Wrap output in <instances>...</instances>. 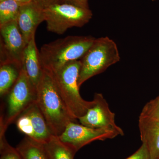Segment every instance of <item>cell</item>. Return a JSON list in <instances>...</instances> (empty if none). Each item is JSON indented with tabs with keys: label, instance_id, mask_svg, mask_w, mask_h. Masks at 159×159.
Returning <instances> with one entry per match:
<instances>
[{
	"label": "cell",
	"instance_id": "cell-1",
	"mask_svg": "<svg viewBox=\"0 0 159 159\" xmlns=\"http://www.w3.org/2000/svg\"><path fill=\"white\" fill-rule=\"evenodd\" d=\"M36 90V102L54 135H61L70 122H78L69 111L50 71L43 69Z\"/></svg>",
	"mask_w": 159,
	"mask_h": 159
},
{
	"label": "cell",
	"instance_id": "cell-2",
	"mask_svg": "<svg viewBox=\"0 0 159 159\" xmlns=\"http://www.w3.org/2000/svg\"><path fill=\"white\" fill-rule=\"evenodd\" d=\"M95 39L91 35H70L45 44L39 51L43 68L53 71L82 58Z\"/></svg>",
	"mask_w": 159,
	"mask_h": 159
},
{
	"label": "cell",
	"instance_id": "cell-3",
	"mask_svg": "<svg viewBox=\"0 0 159 159\" xmlns=\"http://www.w3.org/2000/svg\"><path fill=\"white\" fill-rule=\"evenodd\" d=\"M80 66V60H78L68 62L55 70L49 71L69 111L77 120L94 104L93 100H84L80 93L77 81Z\"/></svg>",
	"mask_w": 159,
	"mask_h": 159
},
{
	"label": "cell",
	"instance_id": "cell-4",
	"mask_svg": "<svg viewBox=\"0 0 159 159\" xmlns=\"http://www.w3.org/2000/svg\"><path fill=\"white\" fill-rule=\"evenodd\" d=\"M116 43L108 37L96 39L93 44L81 58L78 78L80 87L93 76L105 71L120 60Z\"/></svg>",
	"mask_w": 159,
	"mask_h": 159
},
{
	"label": "cell",
	"instance_id": "cell-5",
	"mask_svg": "<svg viewBox=\"0 0 159 159\" xmlns=\"http://www.w3.org/2000/svg\"><path fill=\"white\" fill-rule=\"evenodd\" d=\"M5 97L6 110L0 117V132L2 133H6L8 126L14 123L25 110L36 101V87L29 78L24 67L17 81Z\"/></svg>",
	"mask_w": 159,
	"mask_h": 159
},
{
	"label": "cell",
	"instance_id": "cell-6",
	"mask_svg": "<svg viewBox=\"0 0 159 159\" xmlns=\"http://www.w3.org/2000/svg\"><path fill=\"white\" fill-rule=\"evenodd\" d=\"M43 12L47 30L58 34L73 27H83L93 16L89 9L62 2L50 5L44 8Z\"/></svg>",
	"mask_w": 159,
	"mask_h": 159
},
{
	"label": "cell",
	"instance_id": "cell-7",
	"mask_svg": "<svg viewBox=\"0 0 159 159\" xmlns=\"http://www.w3.org/2000/svg\"><path fill=\"white\" fill-rule=\"evenodd\" d=\"M121 136L118 132L107 129L93 128L78 122H70L59 137L64 143L77 152L94 141H104Z\"/></svg>",
	"mask_w": 159,
	"mask_h": 159
},
{
	"label": "cell",
	"instance_id": "cell-8",
	"mask_svg": "<svg viewBox=\"0 0 159 159\" xmlns=\"http://www.w3.org/2000/svg\"><path fill=\"white\" fill-rule=\"evenodd\" d=\"M0 63L14 62L24 66V52L27 44L16 20L0 26Z\"/></svg>",
	"mask_w": 159,
	"mask_h": 159
},
{
	"label": "cell",
	"instance_id": "cell-9",
	"mask_svg": "<svg viewBox=\"0 0 159 159\" xmlns=\"http://www.w3.org/2000/svg\"><path fill=\"white\" fill-rule=\"evenodd\" d=\"M14 123L18 130L26 137L42 144L53 135L36 101L25 110Z\"/></svg>",
	"mask_w": 159,
	"mask_h": 159
},
{
	"label": "cell",
	"instance_id": "cell-10",
	"mask_svg": "<svg viewBox=\"0 0 159 159\" xmlns=\"http://www.w3.org/2000/svg\"><path fill=\"white\" fill-rule=\"evenodd\" d=\"M94 104L86 113L78 119L80 123L93 128L107 129L116 131L124 135L123 130L116 124L115 114L110 109L107 101L102 94L94 95Z\"/></svg>",
	"mask_w": 159,
	"mask_h": 159
},
{
	"label": "cell",
	"instance_id": "cell-11",
	"mask_svg": "<svg viewBox=\"0 0 159 159\" xmlns=\"http://www.w3.org/2000/svg\"><path fill=\"white\" fill-rule=\"evenodd\" d=\"M44 8L34 1L20 6L16 22L26 43L33 37L39 25L45 21Z\"/></svg>",
	"mask_w": 159,
	"mask_h": 159
},
{
	"label": "cell",
	"instance_id": "cell-12",
	"mask_svg": "<svg viewBox=\"0 0 159 159\" xmlns=\"http://www.w3.org/2000/svg\"><path fill=\"white\" fill-rule=\"evenodd\" d=\"M23 65L27 75L36 87L42 75L43 68L39 51L33 37L27 44L24 52Z\"/></svg>",
	"mask_w": 159,
	"mask_h": 159
},
{
	"label": "cell",
	"instance_id": "cell-13",
	"mask_svg": "<svg viewBox=\"0 0 159 159\" xmlns=\"http://www.w3.org/2000/svg\"><path fill=\"white\" fill-rule=\"evenodd\" d=\"M139 126L142 143L148 148L150 159H159V120H139Z\"/></svg>",
	"mask_w": 159,
	"mask_h": 159
},
{
	"label": "cell",
	"instance_id": "cell-14",
	"mask_svg": "<svg viewBox=\"0 0 159 159\" xmlns=\"http://www.w3.org/2000/svg\"><path fill=\"white\" fill-rule=\"evenodd\" d=\"M24 66L14 62L0 63V95L5 97L17 81Z\"/></svg>",
	"mask_w": 159,
	"mask_h": 159
},
{
	"label": "cell",
	"instance_id": "cell-15",
	"mask_svg": "<svg viewBox=\"0 0 159 159\" xmlns=\"http://www.w3.org/2000/svg\"><path fill=\"white\" fill-rule=\"evenodd\" d=\"M43 144L49 159H74L77 153L59 137L54 135Z\"/></svg>",
	"mask_w": 159,
	"mask_h": 159
},
{
	"label": "cell",
	"instance_id": "cell-16",
	"mask_svg": "<svg viewBox=\"0 0 159 159\" xmlns=\"http://www.w3.org/2000/svg\"><path fill=\"white\" fill-rule=\"evenodd\" d=\"M23 159H49L43 145L25 137L16 148Z\"/></svg>",
	"mask_w": 159,
	"mask_h": 159
},
{
	"label": "cell",
	"instance_id": "cell-17",
	"mask_svg": "<svg viewBox=\"0 0 159 159\" xmlns=\"http://www.w3.org/2000/svg\"><path fill=\"white\" fill-rule=\"evenodd\" d=\"M20 6L15 0H4L0 2V26L16 20Z\"/></svg>",
	"mask_w": 159,
	"mask_h": 159
},
{
	"label": "cell",
	"instance_id": "cell-18",
	"mask_svg": "<svg viewBox=\"0 0 159 159\" xmlns=\"http://www.w3.org/2000/svg\"><path fill=\"white\" fill-rule=\"evenodd\" d=\"M139 120H159V96L144 106L139 116Z\"/></svg>",
	"mask_w": 159,
	"mask_h": 159
},
{
	"label": "cell",
	"instance_id": "cell-19",
	"mask_svg": "<svg viewBox=\"0 0 159 159\" xmlns=\"http://www.w3.org/2000/svg\"><path fill=\"white\" fill-rule=\"evenodd\" d=\"M0 159H23L16 148L9 145L6 138V134H0Z\"/></svg>",
	"mask_w": 159,
	"mask_h": 159
},
{
	"label": "cell",
	"instance_id": "cell-20",
	"mask_svg": "<svg viewBox=\"0 0 159 159\" xmlns=\"http://www.w3.org/2000/svg\"><path fill=\"white\" fill-rule=\"evenodd\" d=\"M125 159H150L148 148L145 143H142L136 152Z\"/></svg>",
	"mask_w": 159,
	"mask_h": 159
},
{
	"label": "cell",
	"instance_id": "cell-21",
	"mask_svg": "<svg viewBox=\"0 0 159 159\" xmlns=\"http://www.w3.org/2000/svg\"><path fill=\"white\" fill-rule=\"evenodd\" d=\"M60 2L68 3L82 8L89 9L88 0H60Z\"/></svg>",
	"mask_w": 159,
	"mask_h": 159
},
{
	"label": "cell",
	"instance_id": "cell-22",
	"mask_svg": "<svg viewBox=\"0 0 159 159\" xmlns=\"http://www.w3.org/2000/svg\"><path fill=\"white\" fill-rule=\"evenodd\" d=\"M43 8H46L50 5L60 2V0H36Z\"/></svg>",
	"mask_w": 159,
	"mask_h": 159
},
{
	"label": "cell",
	"instance_id": "cell-23",
	"mask_svg": "<svg viewBox=\"0 0 159 159\" xmlns=\"http://www.w3.org/2000/svg\"><path fill=\"white\" fill-rule=\"evenodd\" d=\"M15 1L17 2L19 4L20 6H21L34 2V1H36V0H15Z\"/></svg>",
	"mask_w": 159,
	"mask_h": 159
},
{
	"label": "cell",
	"instance_id": "cell-24",
	"mask_svg": "<svg viewBox=\"0 0 159 159\" xmlns=\"http://www.w3.org/2000/svg\"><path fill=\"white\" fill-rule=\"evenodd\" d=\"M4 1V0H0V2H2V1Z\"/></svg>",
	"mask_w": 159,
	"mask_h": 159
},
{
	"label": "cell",
	"instance_id": "cell-25",
	"mask_svg": "<svg viewBox=\"0 0 159 159\" xmlns=\"http://www.w3.org/2000/svg\"><path fill=\"white\" fill-rule=\"evenodd\" d=\"M152 1H156V0H152Z\"/></svg>",
	"mask_w": 159,
	"mask_h": 159
}]
</instances>
